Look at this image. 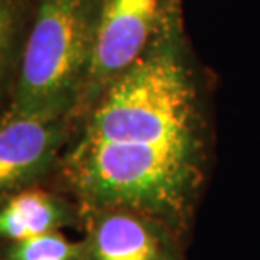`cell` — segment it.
Returning <instances> with one entry per match:
<instances>
[{"label":"cell","instance_id":"obj_8","mask_svg":"<svg viewBox=\"0 0 260 260\" xmlns=\"http://www.w3.org/2000/svg\"><path fill=\"white\" fill-rule=\"evenodd\" d=\"M0 260H83L81 242L64 232L0 243Z\"/></svg>","mask_w":260,"mask_h":260},{"label":"cell","instance_id":"obj_7","mask_svg":"<svg viewBox=\"0 0 260 260\" xmlns=\"http://www.w3.org/2000/svg\"><path fill=\"white\" fill-rule=\"evenodd\" d=\"M34 0H0V117L17 81Z\"/></svg>","mask_w":260,"mask_h":260},{"label":"cell","instance_id":"obj_2","mask_svg":"<svg viewBox=\"0 0 260 260\" xmlns=\"http://www.w3.org/2000/svg\"><path fill=\"white\" fill-rule=\"evenodd\" d=\"M98 4L34 0L17 81L2 117L75 120L90 73Z\"/></svg>","mask_w":260,"mask_h":260},{"label":"cell","instance_id":"obj_4","mask_svg":"<svg viewBox=\"0 0 260 260\" xmlns=\"http://www.w3.org/2000/svg\"><path fill=\"white\" fill-rule=\"evenodd\" d=\"M83 260H186V237L132 208L81 210Z\"/></svg>","mask_w":260,"mask_h":260},{"label":"cell","instance_id":"obj_1","mask_svg":"<svg viewBox=\"0 0 260 260\" xmlns=\"http://www.w3.org/2000/svg\"><path fill=\"white\" fill-rule=\"evenodd\" d=\"M206 166L205 98L176 5L147 53L75 118L49 183L81 210L132 208L186 237Z\"/></svg>","mask_w":260,"mask_h":260},{"label":"cell","instance_id":"obj_5","mask_svg":"<svg viewBox=\"0 0 260 260\" xmlns=\"http://www.w3.org/2000/svg\"><path fill=\"white\" fill-rule=\"evenodd\" d=\"M73 127V118H0V196L49 183Z\"/></svg>","mask_w":260,"mask_h":260},{"label":"cell","instance_id":"obj_3","mask_svg":"<svg viewBox=\"0 0 260 260\" xmlns=\"http://www.w3.org/2000/svg\"><path fill=\"white\" fill-rule=\"evenodd\" d=\"M176 5L178 0H100L90 73L76 117L147 53Z\"/></svg>","mask_w":260,"mask_h":260},{"label":"cell","instance_id":"obj_6","mask_svg":"<svg viewBox=\"0 0 260 260\" xmlns=\"http://www.w3.org/2000/svg\"><path fill=\"white\" fill-rule=\"evenodd\" d=\"M80 205L53 183L0 196V243L81 228Z\"/></svg>","mask_w":260,"mask_h":260}]
</instances>
